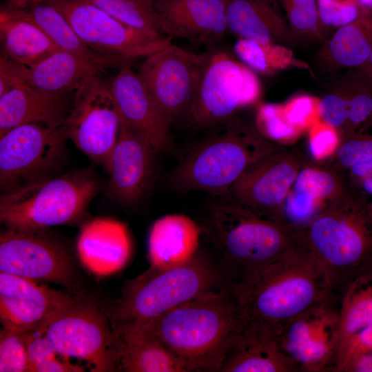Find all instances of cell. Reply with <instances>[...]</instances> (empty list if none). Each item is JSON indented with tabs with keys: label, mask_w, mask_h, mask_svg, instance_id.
<instances>
[{
	"label": "cell",
	"mask_w": 372,
	"mask_h": 372,
	"mask_svg": "<svg viewBox=\"0 0 372 372\" xmlns=\"http://www.w3.org/2000/svg\"><path fill=\"white\" fill-rule=\"evenodd\" d=\"M29 371L23 333L3 327L0 331V371Z\"/></svg>",
	"instance_id": "f35d334b"
},
{
	"label": "cell",
	"mask_w": 372,
	"mask_h": 372,
	"mask_svg": "<svg viewBox=\"0 0 372 372\" xmlns=\"http://www.w3.org/2000/svg\"><path fill=\"white\" fill-rule=\"evenodd\" d=\"M77 252L83 265L97 276H108L119 271L127 263L131 253L125 225L107 218L90 221L80 232Z\"/></svg>",
	"instance_id": "cb8c5ba5"
},
{
	"label": "cell",
	"mask_w": 372,
	"mask_h": 372,
	"mask_svg": "<svg viewBox=\"0 0 372 372\" xmlns=\"http://www.w3.org/2000/svg\"><path fill=\"white\" fill-rule=\"evenodd\" d=\"M366 205L368 212L372 218V196L370 197V199L364 201Z\"/></svg>",
	"instance_id": "681fc988"
},
{
	"label": "cell",
	"mask_w": 372,
	"mask_h": 372,
	"mask_svg": "<svg viewBox=\"0 0 372 372\" xmlns=\"http://www.w3.org/2000/svg\"><path fill=\"white\" fill-rule=\"evenodd\" d=\"M156 153L143 134L120 118L118 138L105 165L114 198L131 205L145 196L155 176Z\"/></svg>",
	"instance_id": "e0dca14e"
},
{
	"label": "cell",
	"mask_w": 372,
	"mask_h": 372,
	"mask_svg": "<svg viewBox=\"0 0 372 372\" xmlns=\"http://www.w3.org/2000/svg\"><path fill=\"white\" fill-rule=\"evenodd\" d=\"M363 10L369 16H372V0H357Z\"/></svg>",
	"instance_id": "7dc6e473"
},
{
	"label": "cell",
	"mask_w": 372,
	"mask_h": 372,
	"mask_svg": "<svg viewBox=\"0 0 372 372\" xmlns=\"http://www.w3.org/2000/svg\"><path fill=\"white\" fill-rule=\"evenodd\" d=\"M319 99L309 95H300L291 99L283 105L285 116L289 123L298 130L307 126L313 116H318Z\"/></svg>",
	"instance_id": "7bdbcfd3"
},
{
	"label": "cell",
	"mask_w": 372,
	"mask_h": 372,
	"mask_svg": "<svg viewBox=\"0 0 372 372\" xmlns=\"http://www.w3.org/2000/svg\"><path fill=\"white\" fill-rule=\"evenodd\" d=\"M23 333L29 372H82L84 368L74 365L68 360L61 361L57 352L45 335L36 331Z\"/></svg>",
	"instance_id": "8d00e7d4"
},
{
	"label": "cell",
	"mask_w": 372,
	"mask_h": 372,
	"mask_svg": "<svg viewBox=\"0 0 372 372\" xmlns=\"http://www.w3.org/2000/svg\"><path fill=\"white\" fill-rule=\"evenodd\" d=\"M357 74L372 84V52L368 59L356 68Z\"/></svg>",
	"instance_id": "bcb514c9"
},
{
	"label": "cell",
	"mask_w": 372,
	"mask_h": 372,
	"mask_svg": "<svg viewBox=\"0 0 372 372\" xmlns=\"http://www.w3.org/2000/svg\"><path fill=\"white\" fill-rule=\"evenodd\" d=\"M200 225L183 214H168L156 220L148 239L150 266L168 269L190 260L198 251Z\"/></svg>",
	"instance_id": "4316f807"
},
{
	"label": "cell",
	"mask_w": 372,
	"mask_h": 372,
	"mask_svg": "<svg viewBox=\"0 0 372 372\" xmlns=\"http://www.w3.org/2000/svg\"><path fill=\"white\" fill-rule=\"evenodd\" d=\"M349 183L346 173L307 160L289 189L279 222L298 236Z\"/></svg>",
	"instance_id": "d6986e66"
},
{
	"label": "cell",
	"mask_w": 372,
	"mask_h": 372,
	"mask_svg": "<svg viewBox=\"0 0 372 372\" xmlns=\"http://www.w3.org/2000/svg\"><path fill=\"white\" fill-rule=\"evenodd\" d=\"M198 143L176 168L172 187L223 197L245 171L277 148L257 128L234 119Z\"/></svg>",
	"instance_id": "8992f818"
},
{
	"label": "cell",
	"mask_w": 372,
	"mask_h": 372,
	"mask_svg": "<svg viewBox=\"0 0 372 372\" xmlns=\"http://www.w3.org/2000/svg\"><path fill=\"white\" fill-rule=\"evenodd\" d=\"M256 127L269 140L290 137L299 130L286 118L283 105L278 104H265L259 107L256 118Z\"/></svg>",
	"instance_id": "60d3db41"
},
{
	"label": "cell",
	"mask_w": 372,
	"mask_h": 372,
	"mask_svg": "<svg viewBox=\"0 0 372 372\" xmlns=\"http://www.w3.org/2000/svg\"><path fill=\"white\" fill-rule=\"evenodd\" d=\"M196 94L184 121L196 129L212 128L234 119L241 109L260 99L255 72L223 50L205 52Z\"/></svg>",
	"instance_id": "9c48e42d"
},
{
	"label": "cell",
	"mask_w": 372,
	"mask_h": 372,
	"mask_svg": "<svg viewBox=\"0 0 372 372\" xmlns=\"http://www.w3.org/2000/svg\"><path fill=\"white\" fill-rule=\"evenodd\" d=\"M319 120L346 137L372 121V84L356 74L320 98Z\"/></svg>",
	"instance_id": "484cf974"
},
{
	"label": "cell",
	"mask_w": 372,
	"mask_h": 372,
	"mask_svg": "<svg viewBox=\"0 0 372 372\" xmlns=\"http://www.w3.org/2000/svg\"><path fill=\"white\" fill-rule=\"evenodd\" d=\"M96 192L95 180L86 174L45 177L3 192L0 220L8 228L28 230L70 224Z\"/></svg>",
	"instance_id": "ba28073f"
},
{
	"label": "cell",
	"mask_w": 372,
	"mask_h": 372,
	"mask_svg": "<svg viewBox=\"0 0 372 372\" xmlns=\"http://www.w3.org/2000/svg\"><path fill=\"white\" fill-rule=\"evenodd\" d=\"M30 1V0H29ZM31 1H43V0H31Z\"/></svg>",
	"instance_id": "f907efd6"
},
{
	"label": "cell",
	"mask_w": 372,
	"mask_h": 372,
	"mask_svg": "<svg viewBox=\"0 0 372 372\" xmlns=\"http://www.w3.org/2000/svg\"><path fill=\"white\" fill-rule=\"evenodd\" d=\"M233 289L242 320L265 327L278 336L299 314L336 297L320 262L300 242L291 252Z\"/></svg>",
	"instance_id": "7a4b0ae2"
},
{
	"label": "cell",
	"mask_w": 372,
	"mask_h": 372,
	"mask_svg": "<svg viewBox=\"0 0 372 372\" xmlns=\"http://www.w3.org/2000/svg\"><path fill=\"white\" fill-rule=\"evenodd\" d=\"M339 312L340 346L372 323V267L347 285L339 300Z\"/></svg>",
	"instance_id": "d6a6232c"
},
{
	"label": "cell",
	"mask_w": 372,
	"mask_h": 372,
	"mask_svg": "<svg viewBox=\"0 0 372 372\" xmlns=\"http://www.w3.org/2000/svg\"><path fill=\"white\" fill-rule=\"evenodd\" d=\"M344 372H372V351L356 358L346 368Z\"/></svg>",
	"instance_id": "f6af8a7d"
},
{
	"label": "cell",
	"mask_w": 372,
	"mask_h": 372,
	"mask_svg": "<svg viewBox=\"0 0 372 372\" xmlns=\"http://www.w3.org/2000/svg\"><path fill=\"white\" fill-rule=\"evenodd\" d=\"M134 61L115 54L87 56L58 50L30 68L28 83L46 92L68 93L93 74L109 68L120 70Z\"/></svg>",
	"instance_id": "7402d4cb"
},
{
	"label": "cell",
	"mask_w": 372,
	"mask_h": 372,
	"mask_svg": "<svg viewBox=\"0 0 372 372\" xmlns=\"http://www.w3.org/2000/svg\"><path fill=\"white\" fill-rule=\"evenodd\" d=\"M372 52V16L338 28L318 52V59L333 68L362 65Z\"/></svg>",
	"instance_id": "f546056e"
},
{
	"label": "cell",
	"mask_w": 372,
	"mask_h": 372,
	"mask_svg": "<svg viewBox=\"0 0 372 372\" xmlns=\"http://www.w3.org/2000/svg\"><path fill=\"white\" fill-rule=\"evenodd\" d=\"M58 10L92 50L134 60L167 46L171 38L155 39L127 26L86 0H43Z\"/></svg>",
	"instance_id": "5bb4252c"
},
{
	"label": "cell",
	"mask_w": 372,
	"mask_h": 372,
	"mask_svg": "<svg viewBox=\"0 0 372 372\" xmlns=\"http://www.w3.org/2000/svg\"><path fill=\"white\" fill-rule=\"evenodd\" d=\"M200 227L234 287L299 245L296 234L282 223L226 198L213 205Z\"/></svg>",
	"instance_id": "277c9868"
},
{
	"label": "cell",
	"mask_w": 372,
	"mask_h": 372,
	"mask_svg": "<svg viewBox=\"0 0 372 372\" xmlns=\"http://www.w3.org/2000/svg\"><path fill=\"white\" fill-rule=\"evenodd\" d=\"M110 89L123 121L143 134L157 152L172 147L170 127L132 65L119 70L110 82Z\"/></svg>",
	"instance_id": "44dd1931"
},
{
	"label": "cell",
	"mask_w": 372,
	"mask_h": 372,
	"mask_svg": "<svg viewBox=\"0 0 372 372\" xmlns=\"http://www.w3.org/2000/svg\"><path fill=\"white\" fill-rule=\"evenodd\" d=\"M198 54L170 44L142 62L138 74L169 127L184 121L205 63Z\"/></svg>",
	"instance_id": "7c38bea8"
},
{
	"label": "cell",
	"mask_w": 372,
	"mask_h": 372,
	"mask_svg": "<svg viewBox=\"0 0 372 372\" xmlns=\"http://www.w3.org/2000/svg\"><path fill=\"white\" fill-rule=\"evenodd\" d=\"M307 161L298 147H277L252 163L223 198L279 221L289 189Z\"/></svg>",
	"instance_id": "2e32d148"
},
{
	"label": "cell",
	"mask_w": 372,
	"mask_h": 372,
	"mask_svg": "<svg viewBox=\"0 0 372 372\" xmlns=\"http://www.w3.org/2000/svg\"><path fill=\"white\" fill-rule=\"evenodd\" d=\"M285 10L288 24L293 36L319 39L324 26L320 20L317 0H280Z\"/></svg>",
	"instance_id": "74e56055"
},
{
	"label": "cell",
	"mask_w": 372,
	"mask_h": 372,
	"mask_svg": "<svg viewBox=\"0 0 372 372\" xmlns=\"http://www.w3.org/2000/svg\"><path fill=\"white\" fill-rule=\"evenodd\" d=\"M29 0H8L6 5L12 7H23L28 4Z\"/></svg>",
	"instance_id": "c3c4849f"
},
{
	"label": "cell",
	"mask_w": 372,
	"mask_h": 372,
	"mask_svg": "<svg viewBox=\"0 0 372 372\" xmlns=\"http://www.w3.org/2000/svg\"><path fill=\"white\" fill-rule=\"evenodd\" d=\"M68 113L66 93L46 92L26 83L0 96V134L28 123L59 127Z\"/></svg>",
	"instance_id": "d4e9b609"
},
{
	"label": "cell",
	"mask_w": 372,
	"mask_h": 372,
	"mask_svg": "<svg viewBox=\"0 0 372 372\" xmlns=\"http://www.w3.org/2000/svg\"><path fill=\"white\" fill-rule=\"evenodd\" d=\"M317 5L324 27L340 28L369 16L357 0H317Z\"/></svg>",
	"instance_id": "ab89813d"
},
{
	"label": "cell",
	"mask_w": 372,
	"mask_h": 372,
	"mask_svg": "<svg viewBox=\"0 0 372 372\" xmlns=\"http://www.w3.org/2000/svg\"><path fill=\"white\" fill-rule=\"evenodd\" d=\"M35 331L45 335L59 355L85 360L92 371H118L121 340L105 304L83 291L74 294Z\"/></svg>",
	"instance_id": "52a82bcc"
},
{
	"label": "cell",
	"mask_w": 372,
	"mask_h": 372,
	"mask_svg": "<svg viewBox=\"0 0 372 372\" xmlns=\"http://www.w3.org/2000/svg\"><path fill=\"white\" fill-rule=\"evenodd\" d=\"M324 164L346 173L352 167L372 161V121L362 129L342 138Z\"/></svg>",
	"instance_id": "d590c367"
},
{
	"label": "cell",
	"mask_w": 372,
	"mask_h": 372,
	"mask_svg": "<svg viewBox=\"0 0 372 372\" xmlns=\"http://www.w3.org/2000/svg\"><path fill=\"white\" fill-rule=\"evenodd\" d=\"M242 324L231 287L182 304L132 331L156 340L185 372H214L220 371Z\"/></svg>",
	"instance_id": "6da1fadb"
},
{
	"label": "cell",
	"mask_w": 372,
	"mask_h": 372,
	"mask_svg": "<svg viewBox=\"0 0 372 372\" xmlns=\"http://www.w3.org/2000/svg\"><path fill=\"white\" fill-rule=\"evenodd\" d=\"M220 371L298 372L282 350L277 335L243 320Z\"/></svg>",
	"instance_id": "603a6c76"
},
{
	"label": "cell",
	"mask_w": 372,
	"mask_h": 372,
	"mask_svg": "<svg viewBox=\"0 0 372 372\" xmlns=\"http://www.w3.org/2000/svg\"><path fill=\"white\" fill-rule=\"evenodd\" d=\"M8 228L0 235V271L37 282L83 291L74 260L68 249L42 231Z\"/></svg>",
	"instance_id": "30bf717a"
},
{
	"label": "cell",
	"mask_w": 372,
	"mask_h": 372,
	"mask_svg": "<svg viewBox=\"0 0 372 372\" xmlns=\"http://www.w3.org/2000/svg\"><path fill=\"white\" fill-rule=\"evenodd\" d=\"M62 126L41 123L14 127L0 134V186L4 192L46 177L63 154Z\"/></svg>",
	"instance_id": "4fadbf2b"
},
{
	"label": "cell",
	"mask_w": 372,
	"mask_h": 372,
	"mask_svg": "<svg viewBox=\"0 0 372 372\" xmlns=\"http://www.w3.org/2000/svg\"><path fill=\"white\" fill-rule=\"evenodd\" d=\"M372 351V323L345 340L339 347L334 372H344L358 356Z\"/></svg>",
	"instance_id": "b9f144b4"
},
{
	"label": "cell",
	"mask_w": 372,
	"mask_h": 372,
	"mask_svg": "<svg viewBox=\"0 0 372 372\" xmlns=\"http://www.w3.org/2000/svg\"><path fill=\"white\" fill-rule=\"evenodd\" d=\"M278 342L298 372H334L340 346L339 299L333 297L294 318Z\"/></svg>",
	"instance_id": "9a60e30c"
},
{
	"label": "cell",
	"mask_w": 372,
	"mask_h": 372,
	"mask_svg": "<svg viewBox=\"0 0 372 372\" xmlns=\"http://www.w3.org/2000/svg\"><path fill=\"white\" fill-rule=\"evenodd\" d=\"M109 15L155 39L165 37L153 0H86Z\"/></svg>",
	"instance_id": "e575fe53"
},
{
	"label": "cell",
	"mask_w": 372,
	"mask_h": 372,
	"mask_svg": "<svg viewBox=\"0 0 372 372\" xmlns=\"http://www.w3.org/2000/svg\"><path fill=\"white\" fill-rule=\"evenodd\" d=\"M1 52L31 68L59 50L34 23L0 11Z\"/></svg>",
	"instance_id": "f1b7e54d"
},
{
	"label": "cell",
	"mask_w": 372,
	"mask_h": 372,
	"mask_svg": "<svg viewBox=\"0 0 372 372\" xmlns=\"http://www.w3.org/2000/svg\"><path fill=\"white\" fill-rule=\"evenodd\" d=\"M298 238L320 262L339 300L355 277L372 267V218L350 181Z\"/></svg>",
	"instance_id": "5b68a950"
},
{
	"label": "cell",
	"mask_w": 372,
	"mask_h": 372,
	"mask_svg": "<svg viewBox=\"0 0 372 372\" xmlns=\"http://www.w3.org/2000/svg\"><path fill=\"white\" fill-rule=\"evenodd\" d=\"M2 8L37 25L59 50L96 56L101 53L87 46L78 37L67 19L55 8L43 1H29L23 7L8 5Z\"/></svg>",
	"instance_id": "1f68e13d"
},
{
	"label": "cell",
	"mask_w": 372,
	"mask_h": 372,
	"mask_svg": "<svg viewBox=\"0 0 372 372\" xmlns=\"http://www.w3.org/2000/svg\"><path fill=\"white\" fill-rule=\"evenodd\" d=\"M234 50L243 63L262 74L272 75L290 68L309 69L291 50L279 43H259L239 38Z\"/></svg>",
	"instance_id": "836d02e7"
},
{
	"label": "cell",
	"mask_w": 372,
	"mask_h": 372,
	"mask_svg": "<svg viewBox=\"0 0 372 372\" xmlns=\"http://www.w3.org/2000/svg\"><path fill=\"white\" fill-rule=\"evenodd\" d=\"M165 37L211 45L228 32L225 0H153Z\"/></svg>",
	"instance_id": "ffe728a7"
},
{
	"label": "cell",
	"mask_w": 372,
	"mask_h": 372,
	"mask_svg": "<svg viewBox=\"0 0 372 372\" xmlns=\"http://www.w3.org/2000/svg\"><path fill=\"white\" fill-rule=\"evenodd\" d=\"M228 32L259 43L293 41L289 24L269 0H225Z\"/></svg>",
	"instance_id": "83f0119b"
},
{
	"label": "cell",
	"mask_w": 372,
	"mask_h": 372,
	"mask_svg": "<svg viewBox=\"0 0 372 372\" xmlns=\"http://www.w3.org/2000/svg\"><path fill=\"white\" fill-rule=\"evenodd\" d=\"M115 334L121 340L118 371L185 372L179 361L154 338L135 331Z\"/></svg>",
	"instance_id": "4dcf8cb0"
},
{
	"label": "cell",
	"mask_w": 372,
	"mask_h": 372,
	"mask_svg": "<svg viewBox=\"0 0 372 372\" xmlns=\"http://www.w3.org/2000/svg\"><path fill=\"white\" fill-rule=\"evenodd\" d=\"M30 71V68L1 52L0 96L28 83Z\"/></svg>",
	"instance_id": "ee69618b"
},
{
	"label": "cell",
	"mask_w": 372,
	"mask_h": 372,
	"mask_svg": "<svg viewBox=\"0 0 372 372\" xmlns=\"http://www.w3.org/2000/svg\"><path fill=\"white\" fill-rule=\"evenodd\" d=\"M99 74L89 76L74 90L73 107L62 128L80 151L105 167L118 138L120 116L110 83Z\"/></svg>",
	"instance_id": "8fae6325"
},
{
	"label": "cell",
	"mask_w": 372,
	"mask_h": 372,
	"mask_svg": "<svg viewBox=\"0 0 372 372\" xmlns=\"http://www.w3.org/2000/svg\"><path fill=\"white\" fill-rule=\"evenodd\" d=\"M233 287L220 262L198 251L168 269L149 267L125 282L105 311L115 333L135 330L165 312L206 293Z\"/></svg>",
	"instance_id": "3957f363"
},
{
	"label": "cell",
	"mask_w": 372,
	"mask_h": 372,
	"mask_svg": "<svg viewBox=\"0 0 372 372\" xmlns=\"http://www.w3.org/2000/svg\"><path fill=\"white\" fill-rule=\"evenodd\" d=\"M74 294L43 283L0 271V320L3 327L32 331Z\"/></svg>",
	"instance_id": "ac0fdd59"
}]
</instances>
